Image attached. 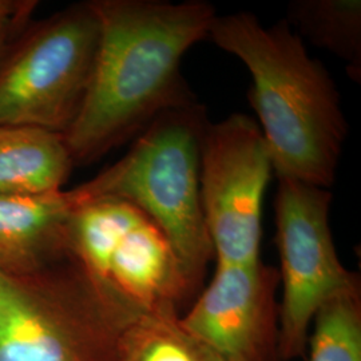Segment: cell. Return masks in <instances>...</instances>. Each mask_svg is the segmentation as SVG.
<instances>
[{"label": "cell", "instance_id": "obj_1", "mask_svg": "<svg viewBox=\"0 0 361 361\" xmlns=\"http://www.w3.org/2000/svg\"><path fill=\"white\" fill-rule=\"evenodd\" d=\"M101 27L90 86L63 134L74 164L92 162L142 133L157 116L197 102L180 73L207 39L216 8L205 0L91 1Z\"/></svg>", "mask_w": 361, "mask_h": 361}, {"label": "cell", "instance_id": "obj_2", "mask_svg": "<svg viewBox=\"0 0 361 361\" xmlns=\"http://www.w3.org/2000/svg\"><path fill=\"white\" fill-rule=\"evenodd\" d=\"M209 40L250 73L249 104L271 153L274 176L328 189L348 134L340 95L284 19L264 26L252 13L216 16Z\"/></svg>", "mask_w": 361, "mask_h": 361}, {"label": "cell", "instance_id": "obj_3", "mask_svg": "<svg viewBox=\"0 0 361 361\" xmlns=\"http://www.w3.org/2000/svg\"><path fill=\"white\" fill-rule=\"evenodd\" d=\"M204 104L171 109L138 134L128 154L75 188L79 202L113 198L140 209L164 232L198 292L214 250L201 201Z\"/></svg>", "mask_w": 361, "mask_h": 361}, {"label": "cell", "instance_id": "obj_4", "mask_svg": "<svg viewBox=\"0 0 361 361\" xmlns=\"http://www.w3.org/2000/svg\"><path fill=\"white\" fill-rule=\"evenodd\" d=\"M137 316L77 259L65 276L0 271V361H116L118 337Z\"/></svg>", "mask_w": 361, "mask_h": 361}, {"label": "cell", "instance_id": "obj_5", "mask_svg": "<svg viewBox=\"0 0 361 361\" xmlns=\"http://www.w3.org/2000/svg\"><path fill=\"white\" fill-rule=\"evenodd\" d=\"M68 250L90 279L138 314L180 316L198 293L164 232L121 200L80 202L70 219Z\"/></svg>", "mask_w": 361, "mask_h": 361}, {"label": "cell", "instance_id": "obj_6", "mask_svg": "<svg viewBox=\"0 0 361 361\" xmlns=\"http://www.w3.org/2000/svg\"><path fill=\"white\" fill-rule=\"evenodd\" d=\"M99 35L91 1L37 27L0 66V126L65 134L89 90Z\"/></svg>", "mask_w": 361, "mask_h": 361}, {"label": "cell", "instance_id": "obj_7", "mask_svg": "<svg viewBox=\"0 0 361 361\" xmlns=\"http://www.w3.org/2000/svg\"><path fill=\"white\" fill-rule=\"evenodd\" d=\"M334 195L320 186L280 178L276 194V243L281 259L279 357L305 356L317 310L331 297L360 283L337 256L329 210Z\"/></svg>", "mask_w": 361, "mask_h": 361}, {"label": "cell", "instance_id": "obj_8", "mask_svg": "<svg viewBox=\"0 0 361 361\" xmlns=\"http://www.w3.org/2000/svg\"><path fill=\"white\" fill-rule=\"evenodd\" d=\"M274 174L264 134L252 116L234 113L207 125L200 188L217 265L261 261L262 201Z\"/></svg>", "mask_w": 361, "mask_h": 361}, {"label": "cell", "instance_id": "obj_9", "mask_svg": "<svg viewBox=\"0 0 361 361\" xmlns=\"http://www.w3.org/2000/svg\"><path fill=\"white\" fill-rule=\"evenodd\" d=\"M279 285V271L262 261L217 265L180 324L219 361H280Z\"/></svg>", "mask_w": 361, "mask_h": 361}, {"label": "cell", "instance_id": "obj_10", "mask_svg": "<svg viewBox=\"0 0 361 361\" xmlns=\"http://www.w3.org/2000/svg\"><path fill=\"white\" fill-rule=\"evenodd\" d=\"M78 205L75 189L0 195V271L34 276L47 258L68 253V226Z\"/></svg>", "mask_w": 361, "mask_h": 361}, {"label": "cell", "instance_id": "obj_11", "mask_svg": "<svg viewBox=\"0 0 361 361\" xmlns=\"http://www.w3.org/2000/svg\"><path fill=\"white\" fill-rule=\"evenodd\" d=\"M73 165L63 134L32 126H0V195L62 190Z\"/></svg>", "mask_w": 361, "mask_h": 361}, {"label": "cell", "instance_id": "obj_12", "mask_svg": "<svg viewBox=\"0 0 361 361\" xmlns=\"http://www.w3.org/2000/svg\"><path fill=\"white\" fill-rule=\"evenodd\" d=\"M285 20L300 38L345 62L349 77L360 82V0H295L288 6Z\"/></svg>", "mask_w": 361, "mask_h": 361}, {"label": "cell", "instance_id": "obj_13", "mask_svg": "<svg viewBox=\"0 0 361 361\" xmlns=\"http://www.w3.org/2000/svg\"><path fill=\"white\" fill-rule=\"evenodd\" d=\"M116 361H219L189 334L180 316L140 314L118 337Z\"/></svg>", "mask_w": 361, "mask_h": 361}, {"label": "cell", "instance_id": "obj_14", "mask_svg": "<svg viewBox=\"0 0 361 361\" xmlns=\"http://www.w3.org/2000/svg\"><path fill=\"white\" fill-rule=\"evenodd\" d=\"M310 328L308 361H361L360 283L324 302Z\"/></svg>", "mask_w": 361, "mask_h": 361}, {"label": "cell", "instance_id": "obj_15", "mask_svg": "<svg viewBox=\"0 0 361 361\" xmlns=\"http://www.w3.org/2000/svg\"><path fill=\"white\" fill-rule=\"evenodd\" d=\"M31 1H13V0H0V18H16L26 16L34 6Z\"/></svg>", "mask_w": 361, "mask_h": 361}, {"label": "cell", "instance_id": "obj_16", "mask_svg": "<svg viewBox=\"0 0 361 361\" xmlns=\"http://www.w3.org/2000/svg\"><path fill=\"white\" fill-rule=\"evenodd\" d=\"M25 16H16V18H0V52L4 47L7 39L10 37L13 27L16 25L18 20H20Z\"/></svg>", "mask_w": 361, "mask_h": 361}]
</instances>
